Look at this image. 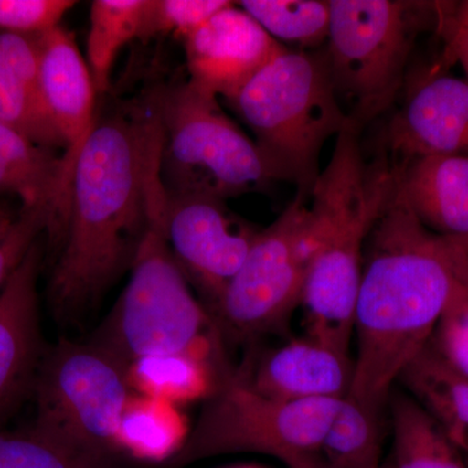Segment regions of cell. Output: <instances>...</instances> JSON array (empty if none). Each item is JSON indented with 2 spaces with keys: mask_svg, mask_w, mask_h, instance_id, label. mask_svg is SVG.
<instances>
[{
  "mask_svg": "<svg viewBox=\"0 0 468 468\" xmlns=\"http://www.w3.org/2000/svg\"><path fill=\"white\" fill-rule=\"evenodd\" d=\"M162 129L146 97L98 113L77 156L48 282L58 318H72L131 270L165 192Z\"/></svg>",
  "mask_w": 468,
  "mask_h": 468,
  "instance_id": "6da1fadb",
  "label": "cell"
},
{
  "mask_svg": "<svg viewBox=\"0 0 468 468\" xmlns=\"http://www.w3.org/2000/svg\"><path fill=\"white\" fill-rule=\"evenodd\" d=\"M468 264V239L441 236L396 190L366 242L347 396L383 414L393 385L430 343Z\"/></svg>",
  "mask_w": 468,
  "mask_h": 468,
  "instance_id": "7a4b0ae2",
  "label": "cell"
},
{
  "mask_svg": "<svg viewBox=\"0 0 468 468\" xmlns=\"http://www.w3.org/2000/svg\"><path fill=\"white\" fill-rule=\"evenodd\" d=\"M360 129L347 124L309 198L313 242L301 306L307 337L349 354L366 242L393 192L388 159L369 163Z\"/></svg>",
  "mask_w": 468,
  "mask_h": 468,
  "instance_id": "3957f363",
  "label": "cell"
},
{
  "mask_svg": "<svg viewBox=\"0 0 468 468\" xmlns=\"http://www.w3.org/2000/svg\"><path fill=\"white\" fill-rule=\"evenodd\" d=\"M165 199V189L154 206L128 284L90 343L126 368L144 356L181 353L214 366L221 378L233 369L223 335L172 255L163 224Z\"/></svg>",
  "mask_w": 468,
  "mask_h": 468,
  "instance_id": "277c9868",
  "label": "cell"
},
{
  "mask_svg": "<svg viewBox=\"0 0 468 468\" xmlns=\"http://www.w3.org/2000/svg\"><path fill=\"white\" fill-rule=\"evenodd\" d=\"M254 135L275 180L309 198L326 141L349 124L323 55L285 48L227 100Z\"/></svg>",
  "mask_w": 468,
  "mask_h": 468,
  "instance_id": "5b68a950",
  "label": "cell"
},
{
  "mask_svg": "<svg viewBox=\"0 0 468 468\" xmlns=\"http://www.w3.org/2000/svg\"><path fill=\"white\" fill-rule=\"evenodd\" d=\"M448 7L409 0H329L323 58L351 124L362 131L392 106L418 37L432 27L441 30Z\"/></svg>",
  "mask_w": 468,
  "mask_h": 468,
  "instance_id": "8992f818",
  "label": "cell"
},
{
  "mask_svg": "<svg viewBox=\"0 0 468 468\" xmlns=\"http://www.w3.org/2000/svg\"><path fill=\"white\" fill-rule=\"evenodd\" d=\"M162 129L165 192L227 201L276 181L260 149L218 104L189 81L144 94Z\"/></svg>",
  "mask_w": 468,
  "mask_h": 468,
  "instance_id": "52a82bcc",
  "label": "cell"
},
{
  "mask_svg": "<svg viewBox=\"0 0 468 468\" xmlns=\"http://www.w3.org/2000/svg\"><path fill=\"white\" fill-rule=\"evenodd\" d=\"M343 399L277 401L252 389L242 371L218 380L196 427L167 468L236 454L270 455L286 468H329L323 441Z\"/></svg>",
  "mask_w": 468,
  "mask_h": 468,
  "instance_id": "ba28073f",
  "label": "cell"
},
{
  "mask_svg": "<svg viewBox=\"0 0 468 468\" xmlns=\"http://www.w3.org/2000/svg\"><path fill=\"white\" fill-rule=\"evenodd\" d=\"M131 396L120 360L90 341L63 338L43 356L30 426L79 451L116 460L120 420Z\"/></svg>",
  "mask_w": 468,
  "mask_h": 468,
  "instance_id": "9c48e42d",
  "label": "cell"
},
{
  "mask_svg": "<svg viewBox=\"0 0 468 468\" xmlns=\"http://www.w3.org/2000/svg\"><path fill=\"white\" fill-rule=\"evenodd\" d=\"M307 199L297 194L261 229L241 270L209 313L221 335L255 340L282 328L301 306L313 255Z\"/></svg>",
  "mask_w": 468,
  "mask_h": 468,
  "instance_id": "30bf717a",
  "label": "cell"
},
{
  "mask_svg": "<svg viewBox=\"0 0 468 468\" xmlns=\"http://www.w3.org/2000/svg\"><path fill=\"white\" fill-rule=\"evenodd\" d=\"M163 224L176 263L211 313L245 263L260 228L237 217L223 199L167 192Z\"/></svg>",
  "mask_w": 468,
  "mask_h": 468,
  "instance_id": "8fae6325",
  "label": "cell"
},
{
  "mask_svg": "<svg viewBox=\"0 0 468 468\" xmlns=\"http://www.w3.org/2000/svg\"><path fill=\"white\" fill-rule=\"evenodd\" d=\"M190 84L229 100L286 48L230 3L184 39Z\"/></svg>",
  "mask_w": 468,
  "mask_h": 468,
  "instance_id": "7c38bea8",
  "label": "cell"
},
{
  "mask_svg": "<svg viewBox=\"0 0 468 468\" xmlns=\"http://www.w3.org/2000/svg\"><path fill=\"white\" fill-rule=\"evenodd\" d=\"M42 239L27 252L0 291V430L33 397L45 356L39 318L38 277Z\"/></svg>",
  "mask_w": 468,
  "mask_h": 468,
  "instance_id": "4fadbf2b",
  "label": "cell"
},
{
  "mask_svg": "<svg viewBox=\"0 0 468 468\" xmlns=\"http://www.w3.org/2000/svg\"><path fill=\"white\" fill-rule=\"evenodd\" d=\"M387 146L393 167L423 156H468L467 80L433 70L394 113Z\"/></svg>",
  "mask_w": 468,
  "mask_h": 468,
  "instance_id": "5bb4252c",
  "label": "cell"
},
{
  "mask_svg": "<svg viewBox=\"0 0 468 468\" xmlns=\"http://www.w3.org/2000/svg\"><path fill=\"white\" fill-rule=\"evenodd\" d=\"M43 100L64 144L68 174L97 122V91L72 32L58 26L34 36Z\"/></svg>",
  "mask_w": 468,
  "mask_h": 468,
  "instance_id": "9a60e30c",
  "label": "cell"
},
{
  "mask_svg": "<svg viewBox=\"0 0 468 468\" xmlns=\"http://www.w3.org/2000/svg\"><path fill=\"white\" fill-rule=\"evenodd\" d=\"M242 374L252 389L277 401L344 399L353 381V360L306 337L271 351L255 371Z\"/></svg>",
  "mask_w": 468,
  "mask_h": 468,
  "instance_id": "2e32d148",
  "label": "cell"
},
{
  "mask_svg": "<svg viewBox=\"0 0 468 468\" xmlns=\"http://www.w3.org/2000/svg\"><path fill=\"white\" fill-rule=\"evenodd\" d=\"M393 169L397 193L423 226L468 239V156H423Z\"/></svg>",
  "mask_w": 468,
  "mask_h": 468,
  "instance_id": "e0dca14e",
  "label": "cell"
},
{
  "mask_svg": "<svg viewBox=\"0 0 468 468\" xmlns=\"http://www.w3.org/2000/svg\"><path fill=\"white\" fill-rule=\"evenodd\" d=\"M0 122L39 146L64 150L43 100L34 36L0 33Z\"/></svg>",
  "mask_w": 468,
  "mask_h": 468,
  "instance_id": "ac0fdd59",
  "label": "cell"
},
{
  "mask_svg": "<svg viewBox=\"0 0 468 468\" xmlns=\"http://www.w3.org/2000/svg\"><path fill=\"white\" fill-rule=\"evenodd\" d=\"M70 177L63 154L32 143L0 122V197L24 208L54 205L58 209V239L66 223Z\"/></svg>",
  "mask_w": 468,
  "mask_h": 468,
  "instance_id": "d6986e66",
  "label": "cell"
},
{
  "mask_svg": "<svg viewBox=\"0 0 468 468\" xmlns=\"http://www.w3.org/2000/svg\"><path fill=\"white\" fill-rule=\"evenodd\" d=\"M399 380L435 419L449 441L458 451L468 452V378L441 358L431 340Z\"/></svg>",
  "mask_w": 468,
  "mask_h": 468,
  "instance_id": "ffe728a7",
  "label": "cell"
},
{
  "mask_svg": "<svg viewBox=\"0 0 468 468\" xmlns=\"http://www.w3.org/2000/svg\"><path fill=\"white\" fill-rule=\"evenodd\" d=\"M189 433L186 418L174 403L132 394L120 420L117 448L134 460L165 464Z\"/></svg>",
  "mask_w": 468,
  "mask_h": 468,
  "instance_id": "44dd1931",
  "label": "cell"
},
{
  "mask_svg": "<svg viewBox=\"0 0 468 468\" xmlns=\"http://www.w3.org/2000/svg\"><path fill=\"white\" fill-rule=\"evenodd\" d=\"M394 468H467L435 419L409 393L389 397Z\"/></svg>",
  "mask_w": 468,
  "mask_h": 468,
  "instance_id": "7402d4cb",
  "label": "cell"
},
{
  "mask_svg": "<svg viewBox=\"0 0 468 468\" xmlns=\"http://www.w3.org/2000/svg\"><path fill=\"white\" fill-rule=\"evenodd\" d=\"M126 377L132 390L176 406L206 401L220 380L214 366L181 353L156 354L134 360L126 368Z\"/></svg>",
  "mask_w": 468,
  "mask_h": 468,
  "instance_id": "603a6c76",
  "label": "cell"
},
{
  "mask_svg": "<svg viewBox=\"0 0 468 468\" xmlns=\"http://www.w3.org/2000/svg\"><path fill=\"white\" fill-rule=\"evenodd\" d=\"M146 0H95L86 42V61L95 91L101 97L111 88V79L120 52L140 39Z\"/></svg>",
  "mask_w": 468,
  "mask_h": 468,
  "instance_id": "cb8c5ba5",
  "label": "cell"
},
{
  "mask_svg": "<svg viewBox=\"0 0 468 468\" xmlns=\"http://www.w3.org/2000/svg\"><path fill=\"white\" fill-rule=\"evenodd\" d=\"M381 415L345 397L323 441L329 468H381Z\"/></svg>",
  "mask_w": 468,
  "mask_h": 468,
  "instance_id": "d4e9b609",
  "label": "cell"
},
{
  "mask_svg": "<svg viewBox=\"0 0 468 468\" xmlns=\"http://www.w3.org/2000/svg\"><path fill=\"white\" fill-rule=\"evenodd\" d=\"M237 5L279 43H292L303 50L325 43L328 37L329 2L243 0Z\"/></svg>",
  "mask_w": 468,
  "mask_h": 468,
  "instance_id": "484cf974",
  "label": "cell"
},
{
  "mask_svg": "<svg viewBox=\"0 0 468 468\" xmlns=\"http://www.w3.org/2000/svg\"><path fill=\"white\" fill-rule=\"evenodd\" d=\"M0 468H122L112 458L79 451L27 426L0 430Z\"/></svg>",
  "mask_w": 468,
  "mask_h": 468,
  "instance_id": "4316f807",
  "label": "cell"
},
{
  "mask_svg": "<svg viewBox=\"0 0 468 468\" xmlns=\"http://www.w3.org/2000/svg\"><path fill=\"white\" fill-rule=\"evenodd\" d=\"M58 226L57 207L45 205L21 207L17 217L0 230V291L43 234L48 236V242L55 239Z\"/></svg>",
  "mask_w": 468,
  "mask_h": 468,
  "instance_id": "83f0119b",
  "label": "cell"
},
{
  "mask_svg": "<svg viewBox=\"0 0 468 468\" xmlns=\"http://www.w3.org/2000/svg\"><path fill=\"white\" fill-rule=\"evenodd\" d=\"M232 2L227 0H146L140 39L159 36L186 39Z\"/></svg>",
  "mask_w": 468,
  "mask_h": 468,
  "instance_id": "f1b7e54d",
  "label": "cell"
},
{
  "mask_svg": "<svg viewBox=\"0 0 468 468\" xmlns=\"http://www.w3.org/2000/svg\"><path fill=\"white\" fill-rule=\"evenodd\" d=\"M431 344L455 372L468 378V291L463 282L446 304Z\"/></svg>",
  "mask_w": 468,
  "mask_h": 468,
  "instance_id": "f546056e",
  "label": "cell"
},
{
  "mask_svg": "<svg viewBox=\"0 0 468 468\" xmlns=\"http://www.w3.org/2000/svg\"><path fill=\"white\" fill-rule=\"evenodd\" d=\"M72 0H0V33L39 36L61 26Z\"/></svg>",
  "mask_w": 468,
  "mask_h": 468,
  "instance_id": "4dcf8cb0",
  "label": "cell"
},
{
  "mask_svg": "<svg viewBox=\"0 0 468 468\" xmlns=\"http://www.w3.org/2000/svg\"><path fill=\"white\" fill-rule=\"evenodd\" d=\"M441 30L446 38L443 60L461 63L468 81V2L451 5Z\"/></svg>",
  "mask_w": 468,
  "mask_h": 468,
  "instance_id": "1f68e13d",
  "label": "cell"
},
{
  "mask_svg": "<svg viewBox=\"0 0 468 468\" xmlns=\"http://www.w3.org/2000/svg\"><path fill=\"white\" fill-rule=\"evenodd\" d=\"M8 201H12V199L0 197V230L5 229L17 217L21 208L20 206L11 205Z\"/></svg>",
  "mask_w": 468,
  "mask_h": 468,
  "instance_id": "d6a6232c",
  "label": "cell"
},
{
  "mask_svg": "<svg viewBox=\"0 0 468 468\" xmlns=\"http://www.w3.org/2000/svg\"><path fill=\"white\" fill-rule=\"evenodd\" d=\"M229 468H266L263 466H260V464H239V466H234Z\"/></svg>",
  "mask_w": 468,
  "mask_h": 468,
  "instance_id": "836d02e7",
  "label": "cell"
},
{
  "mask_svg": "<svg viewBox=\"0 0 468 468\" xmlns=\"http://www.w3.org/2000/svg\"><path fill=\"white\" fill-rule=\"evenodd\" d=\"M462 282H463L464 288L468 291V276L466 275V272H464L463 279H462Z\"/></svg>",
  "mask_w": 468,
  "mask_h": 468,
  "instance_id": "e575fe53",
  "label": "cell"
},
{
  "mask_svg": "<svg viewBox=\"0 0 468 468\" xmlns=\"http://www.w3.org/2000/svg\"><path fill=\"white\" fill-rule=\"evenodd\" d=\"M381 468H394V467H393L392 462H390V463L383 464V466H381Z\"/></svg>",
  "mask_w": 468,
  "mask_h": 468,
  "instance_id": "d590c367",
  "label": "cell"
},
{
  "mask_svg": "<svg viewBox=\"0 0 468 468\" xmlns=\"http://www.w3.org/2000/svg\"><path fill=\"white\" fill-rule=\"evenodd\" d=\"M466 275L468 276V266H467V270H466Z\"/></svg>",
  "mask_w": 468,
  "mask_h": 468,
  "instance_id": "8d00e7d4",
  "label": "cell"
}]
</instances>
